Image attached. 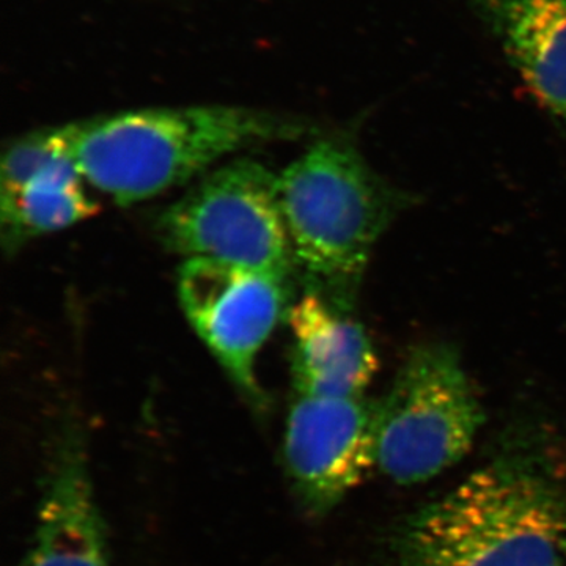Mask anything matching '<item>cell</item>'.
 I'll return each mask as SVG.
<instances>
[{"label": "cell", "instance_id": "7", "mask_svg": "<svg viewBox=\"0 0 566 566\" xmlns=\"http://www.w3.org/2000/svg\"><path fill=\"white\" fill-rule=\"evenodd\" d=\"M376 406L364 395L294 398L283 460L294 494L312 515L331 512L376 465Z\"/></svg>", "mask_w": 566, "mask_h": 566}, {"label": "cell", "instance_id": "9", "mask_svg": "<svg viewBox=\"0 0 566 566\" xmlns=\"http://www.w3.org/2000/svg\"><path fill=\"white\" fill-rule=\"evenodd\" d=\"M352 314L311 292L290 304L296 395L360 397L370 385L378 357L367 331Z\"/></svg>", "mask_w": 566, "mask_h": 566}, {"label": "cell", "instance_id": "10", "mask_svg": "<svg viewBox=\"0 0 566 566\" xmlns=\"http://www.w3.org/2000/svg\"><path fill=\"white\" fill-rule=\"evenodd\" d=\"M527 91L566 128V0H469Z\"/></svg>", "mask_w": 566, "mask_h": 566}, {"label": "cell", "instance_id": "3", "mask_svg": "<svg viewBox=\"0 0 566 566\" xmlns=\"http://www.w3.org/2000/svg\"><path fill=\"white\" fill-rule=\"evenodd\" d=\"M279 200L305 292L353 312L376 244L411 199L352 139L329 136L279 175Z\"/></svg>", "mask_w": 566, "mask_h": 566}, {"label": "cell", "instance_id": "6", "mask_svg": "<svg viewBox=\"0 0 566 566\" xmlns=\"http://www.w3.org/2000/svg\"><path fill=\"white\" fill-rule=\"evenodd\" d=\"M177 286L186 318L230 381L253 408L266 409L256 357L289 314L292 282L240 264L186 259Z\"/></svg>", "mask_w": 566, "mask_h": 566}, {"label": "cell", "instance_id": "8", "mask_svg": "<svg viewBox=\"0 0 566 566\" xmlns=\"http://www.w3.org/2000/svg\"><path fill=\"white\" fill-rule=\"evenodd\" d=\"M21 566H112L87 450L74 428L52 446L35 534Z\"/></svg>", "mask_w": 566, "mask_h": 566}, {"label": "cell", "instance_id": "11", "mask_svg": "<svg viewBox=\"0 0 566 566\" xmlns=\"http://www.w3.org/2000/svg\"><path fill=\"white\" fill-rule=\"evenodd\" d=\"M74 156L52 164L32 178L14 199L0 203L3 251L17 252L28 241L69 229L99 210L88 196Z\"/></svg>", "mask_w": 566, "mask_h": 566}, {"label": "cell", "instance_id": "12", "mask_svg": "<svg viewBox=\"0 0 566 566\" xmlns=\"http://www.w3.org/2000/svg\"><path fill=\"white\" fill-rule=\"evenodd\" d=\"M76 123L50 126L11 142L0 164V203L9 202L52 164L74 156Z\"/></svg>", "mask_w": 566, "mask_h": 566}, {"label": "cell", "instance_id": "5", "mask_svg": "<svg viewBox=\"0 0 566 566\" xmlns=\"http://www.w3.org/2000/svg\"><path fill=\"white\" fill-rule=\"evenodd\" d=\"M158 233L186 259H210L292 282V243L279 200V177L244 158L205 175L159 216Z\"/></svg>", "mask_w": 566, "mask_h": 566}, {"label": "cell", "instance_id": "2", "mask_svg": "<svg viewBox=\"0 0 566 566\" xmlns=\"http://www.w3.org/2000/svg\"><path fill=\"white\" fill-rule=\"evenodd\" d=\"M398 566H566V491L542 461L497 458L406 523Z\"/></svg>", "mask_w": 566, "mask_h": 566}, {"label": "cell", "instance_id": "4", "mask_svg": "<svg viewBox=\"0 0 566 566\" xmlns=\"http://www.w3.org/2000/svg\"><path fill=\"white\" fill-rule=\"evenodd\" d=\"M482 423L457 349L417 345L376 406V465L400 485L427 482L468 455Z\"/></svg>", "mask_w": 566, "mask_h": 566}, {"label": "cell", "instance_id": "1", "mask_svg": "<svg viewBox=\"0 0 566 566\" xmlns=\"http://www.w3.org/2000/svg\"><path fill=\"white\" fill-rule=\"evenodd\" d=\"M311 133L304 118L255 107H150L77 122L74 159L87 185L128 207L233 153Z\"/></svg>", "mask_w": 566, "mask_h": 566}]
</instances>
